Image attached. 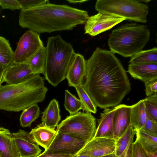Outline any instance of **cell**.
<instances>
[{
  "mask_svg": "<svg viewBox=\"0 0 157 157\" xmlns=\"http://www.w3.org/2000/svg\"><path fill=\"white\" fill-rule=\"evenodd\" d=\"M57 132L54 129L48 127L41 124L32 129L29 133L33 140L46 150L51 145Z\"/></svg>",
  "mask_w": 157,
  "mask_h": 157,
  "instance_id": "cell-18",
  "label": "cell"
},
{
  "mask_svg": "<svg viewBox=\"0 0 157 157\" xmlns=\"http://www.w3.org/2000/svg\"><path fill=\"white\" fill-rule=\"evenodd\" d=\"M130 63L145 64L157 63V48L141 50L132 57L129 61Z\"/></svg>",
  "mask_w": 157,
  "mask_h": 157,
  "instance_id": "cell-24",
  "label": "cell"
},
{
  "mask_svg": "<svg viewBox=\"0 0 157 157\" xmlns=\"http://www.w3.org/2000/svg\"><path fill=\"white\" fill-rule=\"evenodd\" d=\"M116 139L106 137L93 138L77 155L90 157H101L114 152Z\"/></svg>",
  "mask_w": 157,
  "mask_h": 157,
  "instance_id": "cell-11",
  "label": "cell"
},
{
  "mask_svg": "<svg viewBox=\"0 0 157 157\" xmlns=\"http://www.w3.org/2000/svg\"></svg>",
  "mask_w": 157,
  "mask_h": 157,
  "instance_id": "cell-44",
  "label": "cell"
},
{
  "mask_svg": "<svg viewBox=\"0 0 157 157\" xmlns=\"http://www.w3.org/2000/svg\"><path fill=\"white\" fill-rule=\"evenodd\" d=\"M46 59V48L40 49L26 63L34 75L44 74Z\"/></svg>",
  "mask_w": 157,
  "mask_h": 157,
  "instance_id": "cell-23",
  "label": "cell"
},
{
  "mask_svg": "<svg viewBox=\"0 0 157 157\" xmlns=\"http://www.w3.org/2000/svg\"><path fill=\"white\" fill-rule=\"evenodd\" d=\"M75 156L69 154L44 151L36 157H74Z\"/></svg>",
  "mask_w": 157,
  "mask_h": 157,
  "instance_id": "cell-36",
  "label": "cell"
},
{
  "mask_svg": "<svg viewBox=\"0 0 157 157\" xmlns=\"http://www.w3.org/2000/svg\"><path fill=\"white\" fill-rule=\"evenodd\" d=\"M43 47L39 34L29 30H27L20 39L14 52L13 63L26 62Z\"/></svg>",
  "mask_w": 157,
  "mask_h": 157,
  "instance_id": "cell-8",
  "label": "cell"
},
{
  "mask_svg": "<svg viewBox=\"0 0 157 157\" xmlns=\"http://www.w3.org/2000/svg\"><path fill=\"white\" fill-rule=\"evenodd\" d=\"M0 157H21L9 130L0 127Z\"/></svg>",
  "mask_w": 157,
  "mask_h": 157,
  "instance_id": "cell-19",
  "label": "cell"
},
{
  "mask_svg": "<svg viewBox=\"0 0 157 157\" xmlns=\"http://www.w3.org/2000/svg\"><path fill=\"white\" fill-rule=\"evenodd\" d=\"M21 8V10L29 9L47 3L48 0H18Z\"/></svg>",
  "mask_w": 157,
  "mask_h": 157,
  "instance_id": "cell-33",
  "label": "cell"
},
{
  "mask_svg": "<svg viewBox=\"0 0 157 157\" xmlns=\"http://www.w3.org/2000/svg\"><path fill=\"white\" fill-rule=\"evenodd\" d=\"M40 112V108L37 104L23 110L20 118L21 126L24 128L30 127L32 123L39 117Z\"/></svg>",
  "mask_w": 157,
  "mask_h": 157,
  "instance_id": "cell-26",
  "label": "cell"
},
{
  "mask_svg": "<svg viewBox=\"0 0 157 157\" xmlns=\"http://www.w3.org/2000/svg\"><path fill=\"white\" fill-rule=\"evenodd\" d=\"M101 157H118L115 154L114 152L112 154L106 155Z\"/></svg>",
  "mask_w": 157,
  "mask_h": 157,
  "instance_id": "cell-41",
  "label": "cell"
},
{
  "mask_svg": "<svg viewBox=\"0 0 157 157\" xmlns=\"http://www.w3.org/2000/svg\"><path fill=\"white\" fill-rule=\"evenodd\" d=\"M6 69L0 64V76H3Z\"/></svg>",
  "mask_w": 157,
  "mask_h": 157,
  "instance_id": "cell-39",
  "label": "cell"
},
{
  "mask_svg": "<svg viewBox=\"0 0 157 157\" xmlns=\"http://www.w3.org/2000/svg\"><path fill=\"white\" fill-rule=\"evenodd\" d=\"M34 75L27 63L13 62L6 69L2 83L5 82L7 85L18 84L27 80Z\"/></svg>",
  "mask_w": 157,
  "mask_h": 157,
  "instance_id": "cell-13",
  "label": "cell"
},
{
  "mask_svg": "<svg viewBox=\"0 0 157 157\" xmlns=\"http://www.w3.org/2000/svg\"><path fill=\"white\" fill-rule=\"evenodd\" d=\"M48 90L43 78L36 74L18 84L0 86V110L10 112L23 111L43 101Z\"/></svg>",
  "mask_w": 157,
  "mask_h": 157,
  "instance_id": "cell-3",
  "label": "cell"
},
{
  "mask_svg": "<svg viewBox=\"0 0 157 157\" xmlns=\"http://www.w3.org/2000/svg\"><path fill=\"white\" fill-rule=\"evenodd\" d=\"M147 113V119L142 131L151 136L157 137V121L151 118Z\"/></svg>",
  "mask_w": 157,
  "mask_h": 157,
  "instance_id": "cell-32",
  "label": "cell"
},
{
  "mask_svg": "<svg viewBox=\"0 0 157 157\" xmlns=\"http://www.w3.org/2000/svg\"><path fill=\"white\" fill-rule=\"evenodd\" d=\"M96 129V119L91 113L80 111L67 116L58 125L56 131L89 141L94 138Z\"/></svg>",
  "mask_w": 157,
  "mask_h": 157,
  "instance_id": "cell-7",
  "label": "cell"
},
{
  "mask_svg": "<svg viewBox=\"0 0 157 157\" xmlns=\"http://www.w3.org/2000/svg\"><path fill=\"white\" fill-rule=\"evenodd\" d=\"M86 61L82 55L75 53L66 77L69 86L75 88L82 85L86 72Z\"/></svg>",
  "mask_w": 157,
  "mask_h": 157,
  "instance_id": "cell-14",
  "label": "cell"
},
{
  "mask_svg": "<svg viewBox=\"0 0 157 157\" xmlns=\"http://www.w3.org/2000/svg\"><path fill=\"white\" fill-rule=\"evenodd\" d=\"M127 72L134 78L144 82L157 78V63H129Z\"/></svg>",
  "mask_w": 157,
  "mask_h": 157,
  "instance_id": "cell-17",
  "label": "cell"
},
{
  "mask_svg": "<svg viewBox=\"0 0 157 157\" xmlns=\"http://www.w3.org/2000/svg\"><path fill=\"white\" fill-rule=\"evenodd\" d=\"M0 6L2 9H9L12 10H21L18 0H0Z\"/></svg>",
  "mask_w": 157,
  "mask_h": 157,
  "instance_id": "cell-34",
  "label": "cell"
},
{
  "mask_svg": "<svg viewBox=\"0 0 157 157\" xmlns=\"http://www.w3.org/2000/svg\"><path fill=\"white\" fill-rule=\"evenodd\" d=\"M150 36V30L146 25L128 23L113 30L108 43L114 54L131 57L142 50L149 41Z\"/></svg>",
  "mask_w": 157,
  "mask_h": 157,
  "instance_id": "cell-5",
  "label": "cell"
},
{
  "mask_svg": "<svg viewBox=\"0 0 157 157\" xmlns=\"http://www.w3.org/2000/svg\"><path fill=\"white\" fill-rule=\"evenodd\" d=\"M145 151L148 157H157V152L152 153L149 152L145 150Z\"/></svg>",
  "mask_w": 157,
  "mask_h": 157,
  "instance_id": "cell-38",
  "label": "cell"
},
{
  "mask_svg": "<svg viewBox=\"0 0 157 157\" xmlns=\"http://www.w3.org/2000/svg\"><path fill=\"white\" fill-rule=\"evenodd\" d=\"M11 134L21 157H36L41 154V150L29 133L20 129Z\"/></svg>",
  "mask_w": 157,
  "mask_h": 157,
  "instance_id": "cell-12",
  "label": "cell"
},
{
  "mask_svg": "<svg viewBox=\"0 0 157 157\" xmlns=\"http://www.w3.org/2000/svg\"><path fill=\"white\" fill-rule=\"evenodd\" d=\"M46 48L44 75L50 84L56 87L66 78L75 52L71 44L64 40L60 35L49 37Z\"/></svg>",
  "mask_w": 157,
  "mask_h": 157,
  "instance_id": "cell-4",
  "label": "cell"
},
{
  "mask_svg": "<svg viewBox=\"0 0 157 157\" xmlns=\"http://www.w3.org/2000/svg\"><path fill=\"white\" fill-rule=\"evenodd\" d=\"M42 114L41 124L48 127L55 129L61 120L58 101L55 99L52 100Z\"/></svg>",
  "mask_w": 157,
  "mask_h": 157,
  "instance_id": "cell-20",
  "label": "cell"
},
{
  "mask_svg": "<svg viewBox=\"0 0 157 157\" xmlns=\"http://www.w3.org/2000/svg\"><path fill=\"white\" fill-rule=\"evenodd\" d=\"M95 9L98 12L110 14L125 20L145 23L148 6L133 0H98Z\"/></svg>",
  "mask_w": 157,
  "mask_h": 157,
  "instance_id": "cell-6",
  "label": "cell"
},
{
  "mask_svg": "<svg viewBox=\"0 0 157 157\" xmlns=\"http://www.w3.org/2000/svg\"><path fill=\"white\" fill-rule=\"evenodd\" d=\"M125 19L110 14L98 12L89 17L85 23V34L92 36L111 29Z\"/></svg>",
  "mask_w": 157,
  "mask_h": 157,
  "instance_id": "cell-10",
  "label": "cell"
},
{
  "mask_svg": "<svg viewBox=\"0 0 157 157\" xmlns=\"http://www.w3.org/2000/svg\"><path fill=\"white\" fill-rule=\"evenodd\" d=\"M67 1L69 3L76 4V3H82L88 1V0H67Z\"/></svg>",
  "mask_w": 157,
  "mask_h": 157,
  "instance_id": "cell-37",
  "label": "cell"
},
{
  "mask_svg": "<svg viewBox=\"0 0 157 157\" xmlns=\"http://www.w3.org/2000/svg\"><path fill=\"white\" fill-rule=\"evenodd\" d=\"M127 157H148L137 138L131 145Z\"/></svg>",
  "mask_w": 157,
  "mask_h": 157,
  "instance_id": "cell-31",
  "label": "cell"
},
{
  "mask_svg": "<svg viewBox=\"0 0 157 157\" xmlns=\"http://www.w3.org/2000/svg\"><path fill=\"white\" fill-rule=\"evenodd\" d=\"M147 97L157 93V78L144 82Z\"/></svg>",
  "mask_w": 157,
  "mask_h": 157,
  "instance_id": "cell-35",
  "label": "cell"
},
{
  "mask_svg": "<svg viewBox=\"0 0 157 157\" xmlns=\"http://www.w3.org/2000/svg\"><path fill=\"white\" fill-rule=\"evenodd\" d=\"M53 141L45 151L76 155L88 142L80 137L58 131Z\"/></svg>",
  "mask_w": 157,
  "mask_h": 157,
  "instance_id": "cell-9",
  "label": "cell"
},
{
  "mask_svg": "<svg viewBox=\"0 0 157 157\" xmlns=\"http://www.w3.org/2000/svg\"><path fill=\"white\" fill-rule=\"evenodd\" d=\"M74 157H90L86 155H76Z\"/></svg>",
  "mask_w": 157,
  "mask_h": 157,
  "instance_id": "cell-42",
  "label": "cell"
},
{
  "mask_svg": "<svg viewBox=\"0 0 157 157\" xmlns=\"http://www.w3.org/2000/svg\"><path fill=\"white\" fill-rule=\"evenodd\" d=\"M129 148L126 149L124 152L118 157H127L128 151Z\"/></svg>",
  "mask_w": 157,
  "mask_h": 157,
  "instance_id": "cell-40",
  "label": "cell"
},
{
  "mask_svg": "<svg viewBox=\"0 0 157 157\" xmlns=\"http://www.w3.org/2000/svg\"><path fill=\"white\" fill-rule=\"evenodd\" d=\"M144 100L146 113L157 121V93L147 97Z\"/></svg>",
  "mask_w": 157,
  "mask_h": 157,
  "instance_id": "cell-30",
  "label": "cell"
},
{
  "mask_svg": "<svg viewBox=\"0 0 157 157\" xmlns=\"http://www.w3.org/2000/svg\"><path fill=\"white\" fill-rule=\"evenodd\" d=\"M75 89L82 104L83 110L86 112L95 113L97 112V106L82 85L78 86Z\"/></svg>",
  "mask_w": 157,
  "mask_h": 157,
  "instance_id": "cell-28",
  "label": "cell"
},
{
  "mask_svg": "<svg viewBox=\"0 0 157 157\" xmlns=\"http://www.w3.org/2000/svg\"><path fill=\"white\" fill-rule=\"evenodd\" d=\"M115 107L113 117L114 138L116 139L131 125V106L121 104Z\"/></svg>",
  "mask_w": 157,
  "mask_h": 157,
  "instance_id": "cell-15",
  "label": "cell"
},
{
  "mask_svg": "<svg viewBox=\"0 0 157 157\" xmlns=\"http://www.w3.org/2000/svg\"><path fill=\"white\" fill-rule=\"evenodd\" d=\"M136 131V138L145 150L152 153L157 152V137L151 136L140 130Z\"/></svg>",
  "mask_w": 157,
  "mask_h": 157,
  "instance_id": "cell-27",
  "label": "cell"
},
{
  "mask_svg": "<svg viewBox=\"0 0 157 157\" xmlns=\"http://www.w3.org/2000/svg\"><path fill=\"white\" fill-rule=\"evenodd\" d=\"M136 131L130 125L123 134L116 139L114 153L120 156L127 149L130 147L133 142Z\"/></svg>",
  "mask_w": 157,
  "mask_h": 157,
  "instance_id": "cell-22",
  "label": "cell"
},
{
  "mask_svg": "<svg viewBox=\"0 0 157 157\" xmlns=\"http://www.w3.org/2000/svg\"><path fill=\"white\" fill-rule=\"evenodd\" d=\"M2 77L3 76H0V86L1 85V84L2 83Z\"/></svg>",
  "mask_w": 157,
  "mask_h": 157,
  "instance_id": "cell-43",
  "label": "cell"
},
{
  "mask_svg": "<svg viewBox=\"0 0 157 157\" xmlns=\"http://www.w3.org/2000/svg\"><path fill=\"white\" fill-rule=\"evenodd\" d=\"M14 52L9 41L0 36V64L6 69L13 61Z\"/></svg>",
  "mask_w": 157,
  "mask_h": 157,
  "instance_id": "cell-25",
  "label": "cell"
},
{
  "mask_svg": "<svg viewBox=\"0 0 157 157\" xmlns=\"http://www.w3.org/2000/svg\"><path fill=\"white\" fill-rule=\"evenodd\" d=\"M64 106L66 110L72 115L78 113L80 110H83L80 99L71 94L68 90H65Z\"/></svg>",
  "mask_w": 157,
  "mask_h": 157,
  "instance_id": "cell-29",
  "label": "cell"
},
{
  "mask_svg": "<svg viewBox=\"0 0 157 157\" xmlns=\"http://www.w3.org/2000/svg\"><path fill=\"white\" fill-rule=\"evenodd\" d=\"M115 107L105 109L101 113L94 138H114L113 117Z\"/></svg>",
  "mask_w": 157,
  "mask_h": 157,
  "instance_id": "cell-16",
  "label": "cell"
},
{
  "mask_svg": "<svg viewBox=\"0 0 157 157\" xmlns=\"http://www.w3.org/2000/svg\"><path fill=\"white\" fill-rule=\"evenodd\" d=\"M82 86L97 106L119 104L130 91V83L121 61L109 50L97 47L87 60Z\"/></svg>",
  "mask_w": 157,
  "mask_h": 157,
  "instance_id": "cell-1",
  "label": "cell"
},
{
  "mask_svg": "<svg viewBox=\"0 0 157 157\" xmlns=\"http://www.w3.org/2000/svg\"><path fill=\"white\" fill-rule=\"evenodd\" d=\"M89 17L86 11L48 2L21 10L18 22L21 28L39 34L72 30L85 24Z\"/></svg>",
  "mask_w": 157,
  "mask_h": 157,
  "instance_id": "cell-2",
  "label": "cell"
},
{
  "mask_svg": "<svg viewBox=\"0 0 157 157\" xmlns=\"http://www.w3.org/2000/svg\"><path fill=\"white\" fill-rule=\"evenodd\" d=\"M147 117L144 99L131 105V125L136 131L144 127Z\"/></svg>",
  "mask_w": 157,
  "mask_h": 157,
  "instance_id": "cell-21",
  "label": "cell"
}]
</instances>
